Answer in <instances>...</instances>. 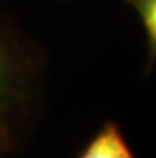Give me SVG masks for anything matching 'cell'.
Segmentation results:
<instances>
[{
  "label": "cell",
  "instance_id": "3957f363",
  "mask_svg": "<svg viewBox=\"0 0 156 158\" xmlns=\"http://www.w3.org/2000/svg\"><path fill=\"white\" fill-rule=\"evenodd\" d=\"M132 10L139 15L143 26L145 46H146V62L145 75L151 73L156 61V0H124Z\"/></svg>",
  "mask_w": 156,
  "mask_h": 158
},
{
  "label": "cell",
  "instance_id": "6da1fadb",
  "mask_svg": "<svg viewBox=\"0 0 156 158\" xmlns=\"http://www.w3.org/2000/svg\"><path fill=\"white\" fill-rule=\"evenodd\" d=\"M46 53L11 18L0 19V158L19 150L40 114Z\"/></svg>",
  "mask_w": 156,
  "mask_h": 158
},
{
  "label": "cell",
  "instance_id": "7a4b0ae2",
  "mask_svg": "<svg viewBox=\"0 0 156 158\" xmlns=\"http://www.w3.org/2000/svg\"><path fill=\"white\" fill-rule=\"evenodd\" d=\"M78 158H135L116 123L107 122L85 145Z\"/></svg>",
  "mask_w": 156,
  "mask_h": 158
}]
</instances>
